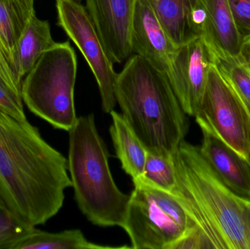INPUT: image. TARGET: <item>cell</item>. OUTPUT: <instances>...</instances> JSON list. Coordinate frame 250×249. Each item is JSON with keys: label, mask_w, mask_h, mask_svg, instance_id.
Instances as JSON below:
<instances>
[{"label": "cell", "mask_w": 250, "mask_h": 249, "mask_svg": "<svg viewBox=\"0 0 250 249\" xmlns=\"http://www.w3.org/2000/svg\"><path fill=\"white\" fill-rule=\"evenodd\" d=\"M68 172L67 159L27 118L0 108V209L27 226L45 224L62 208Z\"/></svg>", "instance_id": "cell-1"}, {"label": "cell", "mask_w": 250, "mask_h": 249, "mask_svg": "<svg viewBox=\"0 0 250 249\" xmlns=\"http://www.w3.org/2000/svg\"><path fill=\"white\" fill-rule=\"evenodd\" d=\"M176 196L191 229L174 249H250L245 198L232 192L200 152L184 140L173 153Z\"/></svg>", "instance_id": "cell-2"}, {"label": "cell", "mask_w": 250, "mask_h": 249, "mask_svg": "<svg viewBox=\"0 0 250 249\" xmlns=\"http://www.w3.org/2000/svg\"><path fill=\"white\" fill-rule=\"evenodd\" d=\"M115 95L122 115L147 149L177 150L189 120L164 73L134 54L117 73Z\"/></svg>", "instance_id": "cell-3"}, {"label": "cell", "mask_w": 250, "mask_h": 249, "mask_svg": "<svg viewBox=\"0 0 250 249\" xmlns=\"http://www.w3.org/2000/svg\"><path fill=\"white\" fill-rule=\"evenodd\" d=\"M68 133L67 168L79 209L94 225L123 228L129 195L114 181L93 114L78 117Z\"/></svg>", "instance_id": "cell-4"}, {"label": "cell", "mask_w": 250, "mask_h": 249, "mask_svg": "<svg viewBox=\"0 0 250 249\" xmlns=\"http://www.w3.org/2000/svg\"><path fill=\"white\" fill-rule=\"evenodd\" d=\"M77 71V57L70 42H57L23 78V103L54 128L70 131L78 118L74 102Z\"/></svg>", "instance_id": "cell-5"}, {"label": "cell", "mask_w": 250, "mask_h": 249, "mask_svg": "<svg viewBox=\"0 0 250 249\" xmlns=\"http://www.w3.org/2000/svg\"><path fill=\"white\" fill-rule=\"evenodd\" d=\"M123 228L132 249H174L189 232L191 223L176 196L147 182L132 181Z\"/></svg>", "instance_id": "cell-6"}, {"label": "cell", "mask_w": 250, "mask_h": 249, "mask_svg": "<svg viewBox=\"0 0 250 249\" xmlns=\"http://www.w3.org/2000/svg\"><path fill=\"white\" fill-rule=\"evenodd\" d=\"M195 118L201 130L217 136L247 159L250 149V115L215 62L210 67L205 93Z\"/></svg>", "instance_id": "cell-7"}, {"label": "cell", "mask_w": 250, "mask_h": 249, "mask_svg": "<svg viewBox=\"0 0 250 249\" xmlns=\"http://www.w3.org/2000/svg\"><path fill=\"white\" fill-rule=\"evenodd\" d=\"M56 7L57 24L86 59L99 88L103 111L110 114L117 104V73L86 7L75 0H57Z\"/></svg>", "instance_id": "cell-8"}, {"label": "cell", "mask_w": 250, "mask_h": 249, "mask_svg": "<svg viewBox=\"0 0 250 249\" xmlns=\"http://www.w3.org/2000/svg\"><path fill=\"white\" fill-rule=\"evenodd\" d=\"M215 55L201 38L176 48L167 77L187 115L195 117L205 93L208 72Z\"/></svg>", "instance_id": "cell-9"}, {"label": "cell", "mask_w": 250, "mask_h": 249, "mask_svg": "<svg viewBox=\"0 0 250 249\" xmlns=\"http://www.w3.org/2000/svg\"><path fill=\"white\" fill-rule=\"evenodd\" d=\"M135 0H86V9L113 63L132 54V19Z\"/></svg>", "instance_id": "cell-10"}, {"label": "cell", "mask_w": 250, "mask_h": 249, "mask_svg": "<svg viewBox=\"0 0 250 249\" xmlns=\"http://www.w3.org/2000/svg\"><path fill=\"white\" fill-rule=\"evenodd\" d=\"M131 45L132 53L144 57L167 76L177 48L163 30L150 0H135Z\"/></svg>", "instance_id": "cell-11"}, {"label": "cell", "mask_w": 250, "mask_h": 249, "mask_svg": "<svg viewBox=\"0 0 250 249\" xmlns=\"http://www.w3.org/2000/svg\"><path fill=\"white\" fill-rule=\"evenodd\" d=\"M201 131L199 149L204 159L232 192L250 199V165L247 159L217 136Z\"/></svg>", "instance_id": "cell-12"}, {"label": "cell", "mask_w": 250, "mask_h": 249, "mask_svg": "<svg viewBox=\"0 0 250 249\" xmlns=\"http://www.w3.org/2000/svg\"><path fill=\"white\" fill-rule=\"evenodd\" d=\"M210 22L208 48L215 57L244 61V42L238 31L228 0H201Z\"/></svg>", "instance_id": "cell-13"}, {"label": "cell", "mask_w": 250, "mask_h": 249, "mask_svg": "<svg viewBox=\"0 0 250 249\" xmlns=\"http://www.w3.org/2000/svg\"><path fill=\"white\" fill-rule=\"evenodd\" d=\"M110 134L117 158L132 181L141 178L146 159L147 149L134 133L122 114L112 111Z\"/></svg>", "instance_id": "cell-14"}, {"label": "cell", "mask_w": 250, "mask_h": 249, "mask_svg": "<svg viewBox=\"0 0 250 249\" xmlns=\"http://www.w3.org/2000/svg\"><path fill=\"white\" fill-rule=\"evenodd\" d=\"M57 42L53 39L48 20H42L35 13L31 16L18 42V75L23 81L44 52Z\"/></svg>", "instance_id": "cell-15"}, {"label": "cell", "mask_w": 250, "mask_h": 249, "mask_svg": "<svg viewBox=\"0 0 250 249\" xmlns=\"http://www.w3.org/2000/svg\"><path fill=\"white\" fill-rule=\"evenodd\" d=\"M130 249L99 245L89 242L80 230L48 232L30 228L24 235L10 244L8 249Z\"/></svg>", "instance_id": "cell-16"}, {"label": "cell", "mask_w": 250, "mask_h": 249, "mask_svg": "<svg viewBox=\"0 0 250 249\" xmlns=\"http://www.w3.org/2000/svg\"><path fill=\"white\" fill-rule=\"evenodd\" d=\"M156 16L172 43L178 48L194 36L188 24L189 0H150ZM200 38V37H199Z\"/></svg>", "instance_id": "cell-17"}, {"label": "cell", "mask_w": 250, "mask_h": 249, "mask_svg": "<svg viewBox=\"0 0 250 249\" xmlns=\"http://www.w3.org/2000/svg\"><path fill=\"white\" fill-rule=\"evenodd\" d=\"M143 179L167 192L176 186V175L173 153L161 149H147Z\"/></svg>", "instance_id": "cell-18"}, {"label": "cell", "mask_w": 250, "mask_h": 249, "mask_svg": "<svg viewBox=\"0 0 250 249\" xmlns=\"http://www.w3.org/2000/svg\"><path fill=\"white\" fill-rule=\"evenodd\" d=\"M215 64L231 85L250 118V70L245 61L216 57Z\"/></svg>", "instance_id": "cell-19"}, {"label": "cell", "mask_w": 250, "mask_h": 249, "mask_svg": "<svg viewBox=\"0 0 250 249\" xmlns=\"http://www.w3.org/2000/svg\"><path fill=\"white\" fill-rule=\"evenodd\" d=\"M0 38L11 58L12 64L18 75L17 54L19 34L11 14L4 3L0 0ZM22 81L21 80H20Z\"/></svg>", "instance_id": "cell-20"}, {"label": "cell", "mask_w": 250, "mask_h": 249, "mask_svg": "<svg viewBox=\"0 0 250 249\" xmlns=\"http://www.w3.org/2000/svg\"><path fill=\"white\" fill-rule=\"evenodd\" d=\"M0 209V249H8L10 244L24 235L30 228Z\"/></svg>", "instance_id": "cell-21"}, {"label": "cell", "mask_w": 250, "mask_h": 249, "mask_svg": "<svg viewBox=\"0 0 250 249\" xmlns=\"http://www.w3.org/2000/svg\"><path fill=\"white\" fill-rule=\"evenodd\" d=\"M0 80L13 92L21 96L22 81L19 80L11 58L0 38Z\"/></svg>", "instance_id": "cell-22"}, {"label": "cell", "mask_w": 250, "mask_h": 249, "mask_svg": "<svg viewBox=\"0 0 250 249\" xmlns=\"http://www.w3.org/2000/svg\"><path fill=\"white\" fill-rule=\"evenodd\" d=\"M243 42L250 39V0H228Z\"/></svg>", "instance_id": "cell-23"}, {"label": "cell", "mask_w": 250, "mask_h": 249, "mask_svg": "<svg viewBox=\"0 0 250 249\" xmlns=\"http://www.w3.org/2000/svg\"><path fill=\"white\" fill-rule=\"evenodd\" d=\"M0 108L18 119H26L21 96L13 92L1 80H0Z\"/></svg>", "instance_id": "cell-24"}, {"label": "cell", "mask_w": 250, "mask_h": 249, "mask_svg": "<svg viewBox=\"0 0 250 249\" xmlns=\"http://www.w3.org/2000/svg\"><path fill=\"white\" fill-rule=\"evenodd\" d=\"M16 1L29 19L32 15L35 13V8H34L35 0H16Z\"/></svg>", "instance_id": "cell-25"}, {"label": "cell", "mask_w": 250, "mask_h": 249, "mask_svg": "<svg viewBox=\"0 0 250 249\" xmlns=\"http://www.w3.org/2000/svg\"><path fill=\"white\" fill-rule=\"evenodd\" d=\"M245 204V223H246L247 231L250 242V199H245L244 200Z\"/></svg>", "instance_id": "cell-26"}, {"label": "cell", "mask_w": 250, "mask_h": 249, "mask_svg": "<svg viewBox=\"0 0 250 249\" xmlns=\"http://www.w3.org/2000/svg\"><path fill=\"white\" fill-rule=\"evenodd\" d=\"M242 57L250 70V39L244 42L243 48H242Z\"/></svg>", "instance_id": "cell-27"}, {"label": "cell", "mask_w": 250, "mask_h": 249, "mask_svg": "<svg viewBox=\"0 0 250 249\" xmlns=\"http://www.w3.org/2000/svg\"><path fill=\"white\" fill-rule=\"evenodd\" d=\"M247 160H248V163H249L250 165V149L249 154H248V157H247Z\"/></svg>", "instance_id": "cell-28"}, {"label": "cell", "mask_w": 250, "mask_h": 249, "mask_svg": "<svg viewBox=\"0 0 250 249\" xmlns=\"http://www.w3.org/2000/svg\"><path fill=\"white\" fill-rule=\"evenodd\" d=\"M75 1H79V2H81V1H82V0H75Z\"/></svg>", "instance_id": "cell-29"}]
</instances>
